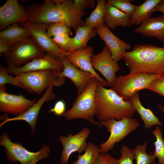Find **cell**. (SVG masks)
Instances as JSON below:
<instances>
[{
	"label": "cell",
	"mask_w": 164,
	"mask_h": 164,
	"mask_svg": "<svg viewBox=\"0 0 164 164\" xmlns=\"http://www.w3.org/2000/svg\"><path fill=\"white\" fill-rule=\"evenodd\" d=\"M28 22L36 24L61 23L66 25L76 32L84 25L82 19L87 13L76 9L73 0H45L40 5L31 6L26 10Z\"/></svg>",
	"instance_id": "6da1fadb"
},
{
	"label": "cell",
	"mask_w": 164,
	"mask_h": 164,
	"mask_svg": "<svg viewBox=\"0 0 164 164\" xmlns=\"http://www.w3.org/2000/svg\"><path fill=\"white\" fill-rule=\"evenodd\" d=\"M122 56L130 73L164 75V47L152 44H136Z\"/></svg>",
	"instance_id": "7a4b0ae2"
},
{
	"label": "cell",
	"mask_w": 164,
	"mask_h": 164,
	"mask_svg": "<svg viewBox=\"0 0 164 164\" xmlns=\"http://www.w3.org/2000/svg\"><path fill=\"white\" fill-rule=\"evenodd\" d=\"M95 100L96 115L99 122L132 117L135 112L130 100H123L111 89L105 88L100 82L96 89Z\"/></svg>",
	"instance_id": "3957f363"
},
{
	"label": "cell",
	"mask_w": 164,
	"mask_h": 164,
	"mask_svg": "<svg viewBox=\"0 0 164 164\" xmlns=\"http://www.w3.org/2000/svg\"><path fill=\"white\" fill-rule=\"evenodd\" d=\"M99 82L95 77L84 91L78 95L73 102L72 107L62 115L67 120L85 119L91 124L102 128L99 122L96 121L94 118L96 113L95 100V92Z\"/></svg>",
	"instance_id": "277c9868"
},
{
	"label": "cell",
	"mask_w": 164,
	"mask_h": 164,
	"mask_svg": "<svg viewBox=\"0 0 164 164\" xmlns=\"http://www.w3.org/2000/svg\"><path fill=\"white\" fill-rule=\"evenodd\" d=\"M61 72L50 69L21 73L14 77L33 93L40 96L51 86L60 87L63 85L66 78L60 77Z\"/></svg>",
	"instance_id": "5b68a950"
},
{
	"label": "cell",
	"mask_w": 164,
	"mask_h": 164,
	"mask_svg": "<svg viewBox=\"0 0 164 164\" xmlns=\"http://www.w3.org/2000/svg\"><path fill=\"white\" fill-rule=\"evenodd\" d=\"M0 144L5 148L6 158L11 162L19 161L21 164H36L38 161L49 156L50 148L47 145H43L36 152L29 151L21 143L13 142L6 131L2 132L0 136Z\"/></svg>",
	"instance_id": "8992f818"
},
{
	"label": "cell",
	"mask_w": 164,
	"mask_h": 164,
	"mask_svg": "<svg viewBox=\"0 0 164 164\" xmlns=\"http://www.w3.org/2000/svg\"><path fill=\"white\" fill-rule=\"evenodd\" d=\"M161 75L145 73H132L117 77L111 89L122 99L128 101L141 90L146 88Z\"/></svg>",
	"instance_id": "52a82bcc"
},
{
	"label": "cell",
	"mask_w": 164,
	"mask_h": 164,
	"mask_svg": "<svg viewBox=\"0 0 164 164\" xmlns=\"http://www.w3.org/2000/svg\"><path fill=\"white\" fill-rule=\"evenodd\" d=\"M99 123L110 133L108 140L98 146L100 153L102 154L107 153L112 150L116 143L136 130L140 125L137 119L132 117L125 118L120 121L113 119Z\"/></svg>",
	"instance_id": "ba28073f"
},
{
	"label": "cell",
	"mask_w": 164,
	"mask_h": 164,
	"mask_svg": "<svg viewBox=\"0 0 164 164\" xmlns=\"http://www.w3.org/2000/svg\"><path fill=\"white\" fill-rule=\"evenodd\" d=\"M44 54V52L30 36L12 46L3 56L7 66L19 67Z\"/></svg>",
	"instance_id": "9c48e42d"
},
{
	"label": "cell",
	"mask_w": 164,
	"mask_h": 164,
	"mask_svg": "<svg viewBox=\"0 0 164 164\" xmlns=\"http://www.w3.org/2000/svg\"><path fill=\"white\" fill-rule=\"evenodd\" d=\"M21 24V26L29 29L30 36L44 52L61 61L70 54L60 49L47 35L46 30L50 24H36L28 22Z\"/></svg>",
	"instance_id": "30bf717a"
},
{
	"label": "cell",
	"mask_w": 164,
	"mask_h": 164,
	"mask_svg": "<svg viewBox=\"0 0 164 164\" xmlns=\"http://www.w3.org/2000/svg\"><path fill=\"white\" fill-rule=\"evenodd\" d=\"M6 87H0V111L16 116L27 111L37 101L36 98L30 100L22 94L15 95L7 93Z\"/></svg>",
	"instance_id": "8fae6325"
},
{
	"label": "cell",
	"mask_w": 164,
	"mask_h": 164,
	"mask_svg": "<svg viewBox=\"0 0 164 164\" xmlns=\"http://www.w3.org/2000/svg\"><path fill=\"white\" fill-rule=\"evenodd\" d=\"M90 132V129L86 127L75 135L68 133L67 136H60L59 140L63 146L60 156L61 164H67L70 155L74 152L80 154L85 152L87 145L86 140Z\"/></svg>",
	"instance_id": "7c38bea8"
},
{
	"label": "cell",
	"mask_w": 164,
	"mask_h": 164,
	"mask_svg": "<svg viewBox=\"0 0 164 164\" xmlns=\"http://www.w3.org/2000/svg\"><path fill=\"white\" fill-rule=\"evenodd\" d=\"M93 68L99 71L104 77L111 87L117 77L116 73L120 70L117 62L112 58L111 52L105 44L102 51L91 58Z\"/></svg>",
	"instance_id": "4fadbf2b"
},
{
	"label": "cell",
	"mask_w": 164,
	"mask_h": 164,
	"mask_svg": "<svg viewBox=\"0 0 164 164\" xmlns=\"http://www.w3.org/2000/svg\"><path fill=\"white\" fill-rule=\"evenodd\" d=\"M6 68L8 74L16 75L21 73L50 69L62 71L64 66L61 60L45 52L42 56L35 58L20 67L7 66Z\"/></svg>",
	"instance_id": "5bb4252c"
},
{
	"label": "cell",
	"mask_w": 164,
	"mask_h": 164,
	"mask_svg": "<svg viewBox=\"0 0 164 164\" xmlns=\"http://www.w3.org/2000/svg\"><path fill=\"white\" fill-rule=\"evenodd\" d=\"M28 21L26 10L21 6L18 0H8L0 8V30L15 23Z\"/></svg>",
	"instance_id": "9a60e30c"
},
{
	"label": "cell",
	"mask_w": 164,
	"mask_h": 164,
	"mask_svg": "<svg viewBox=\"0 0 164 164\" xmlns=\"http://www.w3.org/2000/svg\"><path fill=\"white\" fill-rule=\"evenodd\" d=\"M97 34L110 49L113 59L117 62L123 59L122 54L131 48V44L121 40L110 30L105 23L95 29Z\"/></svg>",
	"instance_id": "2e32d148"
},
{
	"label": "cell",
	"mask_w": 164,
	"mask_h": 164,
	"mask_svg": "<svg viewBox=\"0 0 164 164\" xmlns=\"http://www.w3.org/2000/svg\"><path fill=\"white\" fill-rule=\"evenodd\" d=\"M53 86L48 87L45 93L27 111L23 114L14 118H6L0 124L1 127L7 122L16 120H24L26 121L31 127L30 132L32 135L36 132V125L37 116L40 109L44 103L53 100L56 95L53 91Z\"/></svg>",
	"instance_id": "e0dca14e"
},
{
	"label": "cell",
	"mask_w": 164,
	"mask_h": 164,
	"mask_svg": "<svg viewBox=\"0 0 164 164\" xmlns=\"http://www.w3.org/2000/svg\"><path fill=\"white\" fill-rule=\"evenodd\" d=\"M61 61L64 66V69L61 72L60 77H67L70 79L76 87L78 95L80 94L95 77L88 72L76 67L66 57Z\"/></svg>",
	"instance_id": "ac0fdd59"
},
{
	"label": "cell",
	"mask_w": 164,
	"mask_h": 164,
	"mask_svg": "<svg viewBox=\"0 0 164 164\" xmlns=\"http://www.w3.org/2000/svg\"><path fill=\"white\" fill-rule=\"evenodd\" d=\"M93 51V47L88 46L70 53L66 58L76 67L94 75L104 87L108 86L107 81L98 75L92 65L91 60Z\"/></svg>",
	"instance_id": "d6986e66"
},
{
	"label": "cell",
	"mask_w": 164,
	"mask_h": 164,
	"mask_svg": "<svg viewBox=\"0 0 164 164\" xmlns=\"http://www.w3.org/2000/svg\"><path fill=\"white\" fill-rule=\"evenodd\" d=\"M133 31L143 36L154 37L164 43V14L147 19Z\"/></svg>",
	"instance_id": "ffe728a7"
},
{
	"label": "cell",
	"mask_w": 164,
	"mask_h": 164,
	"mask_svg": "<svg viewBox=\"0 0 164 164\" xmlns=\"http://www.w3.org/2000/svg\"><path fill=\"white\" fill-rule=\"evenodd\" d=\"M131 16L106 2L104 20L109 29H114L117 26L130 27Z\"/></svg>",
	"instance_id": "44dd1931"
},
{
	"label": "cell",
	"mask_w": 164,
	"mask_h": 164,
	"mask_svg": "<svg viewBox=\"0 0 164 164\" xmlns=\"http://www.w3.org/2000/svg\"><path fill=\"white\" fill-rule=\"evenodd\" d=\"M30 36L29 29L19 26L18 23L12 24L0 32V41L11 47Z\"/></svg>",
	"instance_id": "7402d4cb"
},
{
	"label": "cell",
	"mask_w": 164,
	"mask_h": 164,
	"mask_svg": "<svg viewBox=\"0 0 164 164\" xmlns=\"http://www.w3.org/2000/svg\"><path fill=\"white\" fill-rule=\"evenodd\" d=\"M133 107L142 120L145 128L148 130L154 126H161L163 124L149 108H145L140 101L138 93L130 99Z\"/></svg>",
	"instance_id": "603a6c76"
},
{
	"label": "cell",
	"mask_w": 164,
	"mask_h": 164,
	"mask_svg": "<svg viewBox=\"0 0 164 164\" xmlns=\"http://www.w3.org/2000/svg\"><path fill=\"white\" fill-rule=\"evenodd\" d=\"M161 0H147L137 7L131 16V26H139L151 17L152 11Z\"/></svg>",
	"instance_id": "cb8c5ba5"
},
{
	"label": "cell",
	"mask_w": 164,
	"mask_h": 164,
	"mask_svg": "<svg viewBox=\"0 0 164 164\" xmlns=\"http://www.w3.org/2000/svg\"><path fill=\"white\" fill-rule=\"evenodd\" d=\"M73 38L70 48L67 53H72L79 49L86 48L89 41L94 37L97 34L95 29L84 25L77 29Z\"/></svg>",
	"instance_id": "d4e9b609"
},
{
	"label": "cell",
	"mask_w": 164,
	"mask_h": 164,
	"mask_svg": "<svg viewBox=\"0 0 164 164\" xmlns=\"http://www.w3.org/2000/svg\"><path fill=\"white\" fill-rule=\"evenodd\" d=\"M97 3L95 9L86 19L84 24L94 29L104 23V18L106 2L104 0H97Z\"/></svg>",
	"instance_id": "484cf974"
},
{
	"label": "cell",
	"mask_w": 164,
	"mask_h": 164,
	"mask_svg": "<svg viewBox=\"0 0 164 164\" xmlns=\"http://www.w3.org/2000/svg\"><path fill=\"white\" fill-rule=\"evenodd\" d=\"M100 148L92 142H88L84 154H79L77 159L72 164H93L100 153Z\"/></svg>",
	"instance_id": "4316f807"
},
{
	"label": "cell",
	"mask_w": 164,
	"mask_h": 164,
	"mask_svg": "<svg viewBox=\"0 0 164 164\" xmlns=\"http://www.w3.org/2000/svg\"><path fill=\"white\" fill-rule=\"evenodd\" d=\"M147 142L142 145L138 144L133 149L134 159L136 164H152L154 163L156 158L153 154L150 155L146 152Z\"/></svg>",
	"instance_id": "83f0119b"
},
{
	"label": "cell",
	"mask_w": 164,
	"mask_h": 164,
	"mask_svg": "<svg viewBox=\"0 0 164 164\" xmlns=\"http://www.w3.org/2000/svg\"><path fill=\"white\" fill-rule=\"evenodd\" d=\"M162 130L159 126H156L152 131V133L155 136L156 140L153 142L155 148L154 152H150L158 158V163L164 164V139Z\"/></svg>",
	"instance_id": "f1b7e54d"
},
{
	"label": "cell",
	"mask_w": 164,
	"mask_h": 164,
	"mask_svg": "<svg viewBox=\"0 0 164 164\" xmlns=\"http://www.w3.org/2000/svg\"><path fill=\"white\" fill-rule=\"evenodd\" d=\"M10 84L12 85L22 88L28 91L33 93L32 92L28 89L20 82L17 80L15 77L8 73L6 67L0 65V87L5 86L7 84Z\"/></svg>",
	"instance_id": "f546056e"
},
{
	"label": "cell",
	"mask_w": 164,
	"mask_h": 164,
	"mask_svg": "<svg viewBox=\"0 0 164 164\" xmlns=\"http://www.w3.org/2000/svg\"><path fill=\"white\" fill-rule=\"evenodd\" d=\"M46 30L47 35L51 38L63 34L72 35L71 28L66 25L61 23L50 24Z\"/></svg>",
	"instance_id": "4dcf8cb0"
},
{
	"label": "cell",
	"mask_w": 164,
	"mask_h": 164,
	"mask_svg": "<svg viewBox=\"0 0 164 164\" xmlns=\"http://www.w3.org/2000/svg\"><path fill=\"white\" fill-rule=\"evenodd\" d=\"M133 0H108L107 2L125 13L131 15L137 6L132 4Z\"/></svg>",
	"instance_id": "1f68e13d"
},
{
	"label": "cell",
	"mask_w": 164,
	"mask_h": 164,
	"mask_svg": "<svg viewBox=\"0 0 164 164\" xmlns=\"http://www.w3.org/2000/svg\"><path fill=\"white\" fill-rule=\"evenodd\" d=\"M121 157L117 159L115 164H134L133 150L125 145L120 148Z\"/></svg>",
	"instance_id": "d6a6232c"
},
{
	"label": "cell",
	"mask_w": 164,
	"mask_h": 164,
	"mask_svg": "<svg viewBox=\"0 0 164 164\" xmlns=\"http://www.w3.org/2000/svg\"><path fill=\"white\" fill-rule=\"evenodd\" d=\"M68 34H63L54 36L52 38L53 41L61 50L68 52L71 45L72 38Z\"/></svg>",
	"instance_id": "836d02e7"
},
{
	"label": "cell",
	"mask_w": 164,
	"mask_h": 164,
	"mask_svg": "<svg viewBox=\"0 0 164 164\" xmlns=\"http://www.w3.org/2000/svg\"><path fill=\"white\" fill-rule=\"evenodd\" d=\"M145 89L154 92L164 97V75H161L153 80Z\"/></svg>",
	"instance_id": "e575fe53"
},
{
	"label": "cell",
	"mask_w": 164,
	"mask_h": 164,
	"mask_svg": "<svg viewBox=\"0 0 164 164\" xmlns=\"http://www.w3.org/2000/svg\"><path fill=\"white\" fill-rule=\"evenodd\" d=\"M117 159L109 154L100 153L93 164H115Z\"/></svg>",
	"instance_id": "d590c367"
},
{
	"label": "cell",
	"mask_w": 164,
	"mask_h": 164,
	"mask_svg": "<svg viewBox=\"0 0 164 164\" xmlns=\"http://www.w3.org/2000/svg\"><path fill=\"white\" fill-rule=\"evenodd\" d=\"M74 7L77 9L84 11L87 7L93 8L95 6V1L94 0H73Z\"/></svg>",
	"instance_id": "8d00e7d4"
},
{
	"label": "cell",
	"mask_w": 164,
	"mask_h": 164,
	"mask_svg": "<svg viewBox=\"0 0 164 164\" xmlns=\"http://www.w3.org/2000/svg\"><path fill=\"white\" fill-rule=\"evenodd\" d=\"M66 108L64 101L60 100L56 103L53 108L50 109V112H53L57 116H60L62 115L65 112Z\"/></svg>",
	"instance_id": "74e56055"
},
{
	"label": "cell",
	"mask_w": 164,
	"mask_h": 164,
	"mask_svg": "<svg viewBox=\"0 0 164 164\" xmlns=\"http://www.w3.org/2000/svg\"><path fill=\"white\" fill-rule=\"evenodd\" d=\"M11 47L5 43L0 41V53H5L8 51Z\"/></svg>",
	"instance_id": "f35d334b"
},
{
	"label": "cell",
	"mask_w": 164,
	"mask_h": 164,
	"mask_svg": "<svg viewBox=\"0 0 164 164\" xmlns=\"http://www.w3.org/2000/svg\"><path fill=\"white\" fill-rule=\"evenodd\" d=\"M160 12L164 14V4L159 3L157 5L152 11V13L157 12Z\"/></svg>",
	"instance_id": "ab89813d"
},
{
	"label": "cell",
	"mask_w": 164,
	"mask_h": 164,
	"mask_svg": "<svg viewBox=\"0 0 164 164\" xmlns=\"http://www.w3.org/2000/svg\"><path fill=\"white\" fill-rule=\"evenodd\" d=\"M158 107L159 109L164 113V108L161 105H159Z\"/></svg>",
	"instance_id": "60d3db41"
},
{
	"label": "cell",
	"mask_w": 164,
	"mask_h": 164,
	"mask_svg": "<svg viewBox=\"0 0 164 164\" xmlns=\"http://www.w3.org/2000/svg\"><path fill=\"white\" fill-rule=\"evenodd\" d=\"M160 3L164 4V0H161Z\"/></svg>",
	"instance_id": "b9f144b4"
},
{
	"label": "cell",
	"mask_w": 164,
	"mask_h": 164,
	"mask_svg": "<svg viewBox=\"0 0 164 164\" xmlns=\"http://www.w3.org/2000/svg\"><path fill=\"white\" fill-rule=\"evenodd\" d=\"M152 164H159V163H152Z\"/></svg>",
	"instance_id": "7bdbcfd3"
}]
</instances>
